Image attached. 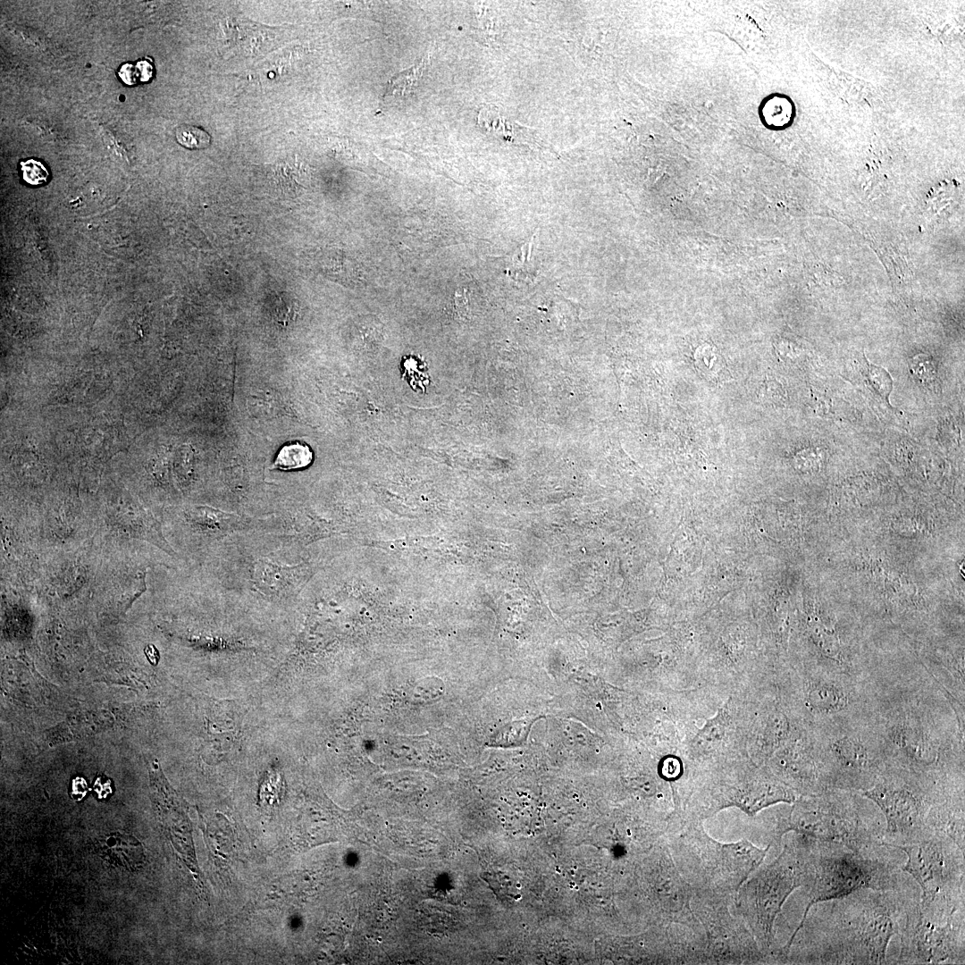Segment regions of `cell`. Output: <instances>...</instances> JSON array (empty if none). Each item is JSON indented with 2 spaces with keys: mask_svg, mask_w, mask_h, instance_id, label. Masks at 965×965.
<instances>
[{
  "mask_svg": "<svg viewBox=\"0 0 965 965\" xmlns=\"http://www.w3.org/2000/svg\"><path fill=\"white\" fill-rule=\"evenodd\" d=\"M916 891L908 881L897 889H863L812 905V916L797 927L809 925L804 954L796 962L888 964L889 943L899 935L907 901Z\"/></svg>",
  "mask_w": 965,
  "mask_h": 965,
  "instance_id": "cell-1",
  "label": "cell"
},
{
  "mask_svg": "<svg viewBox=\"0 0 965 965\" xmlns=\"http://www.w3.org/2000/svg\"><path fill=\"white\" fill-rule=\"evenodd\" d=\"M809 841L800 835L744 886L747 917L765 954L771 952L774 923L791 893L807 879Z\"/></svg>",
  "mask_w": 965,
  "mask_h": 965,
  "instance_id": "cell-10",
  "label": "cell"
},
{
  "mask_svg": "<svg viewBox=\"0 0 965 965\" xmlns=\"http://www.w3.org/2000/svg\"><path fill=\"white\" fill-rule=\"evenodd\" d=\"M910 372L920 381L929 382L936 376V367L927 355H918L910 362Z\"/></svg>",
  "mask_w": 965,
  "mask_h": 965,
  "instance_id": "cell-19",
  "label": "cell"
},
{
  "mask_svg": "<svg viewBox=\"0 0 965 965\" xmlns=\"http://www.w3.org/2000/svg\"><path fill=\"white\" fill-rule=\"evenodd\" d=\"M455 301H456V305L457 306L458 309L460 311H462L461 313H465V311L466 310V307H467V298L466 297V290H464V289L463 290H457L456 291Z\"/></svg>",
  "mask_w": 965,
  "mask_h": 965,
  "instance_id": "cell-22",
  "label": "cell"
},
{
  "mask_svg": "<svg viewBox=\"0 0 965 965\" xmlns=\"http://www.w3.org/2000/svg\"><path fill=\"white\" fill-rule=\"evenodd\" d=\"M891 848L885 844L874 851H852L809 838L804 885L809 902L801 920L810 908L818 902L842 898L863 889L887 891L904 885L909 879L891 854Z\"/></svg>",
  "mask_w": 965,
  "mask_h": 965,
  "instance_id": "cell-3",
  "label": "cell"
},
{
  "mask_svg": "<svg viewBox=\"0 0 965 965\" xmlns=\"http://www.w3.org/2000/svg\"><path fill=\"white\" fill-rule=\"evenodd\" d=\"M259 531V530H258ZM263 543H257L255 533H235L227 540L234 550L228 555L233 559L227 561L228 571L222 577L235 578V585L248 595H260L270 600H290L296 594L298 583V566H292V542L275 534L276 543L268 550L266 534L259 531Z\"/></svg>",
  "mask_w": 965,
  "mask_h": 965,
  "instance_id": "cell-7",
  "label": "cell"
},
{
  "mask_svg": "<svg viewBox=\"0 0 965 965\" xmlns=\"http://www.w3.org/2000/svg\"><path fill=\"white\" fill-rule=\"evenodd\" d=\"M747 724L746 698L743 691H738L684 740L679 756L684 764V776H695L750 758Z\"/></svg>",
  "mask_w": 965,
  "mask_h": 965,
  "instance_id": "cell-9",
  "label": "cell"
},
{
  "mask_svg": "<svg viewBox=\"0 0 965 965\" xmlns=\"http://www.w3.org/2000/svg\"><path fill=\"white\" fill-rule=\"evenodd\" d=\"M139 76L140 82H148L152 80L155 74V68L152 61L141 59L135 64Z\"/></svg>",
  "mask_w": 965,
  "mask_h": 965,
  "instance_id": "cell-21",
  "label": "cell"
},
{
  "mask_svg": "<svg viewBox=\"0 0 965 965\" xmlns=\"http://www.w3.org/2000/svg\"><path fill=\"white\" fill-rule=\"evenodd\" d=\"M695 360L697 367L709 376L715 375L720 371L717 351L710 345L699 347L695 352Z\"/></svg>",
  "mask_w": 965,
  "mask_h": 965,
  "instance_id": "cell-17",
  "label": "cell"
},
{
  "mask_svg": "<svg viewBox=\"0 0 965 965\" xmlns=\"http://www.w3.org/2000/svg\"><path fill=\"white\" fill-rule=\"evenodd\" d=\"M118 76L123 83L129 86L135 85L139 81V76L136 66L130 63L121 65L118 70Z\"/></svg>",
  "mask_w": 965,
  "mask_h": 965,
  "instance_id": "cell-20",
  "label": "cell"
},
{
  "mask_svg": "<svg viewBox=\"0 0 965 965\" xmlns=\"http://www.w3.org/2000/svg\"><path fill=\"white\" fill-rule=\"evenodd\" d=\"M891 847L905 853L901 868L919 885L923 905L950 911L964 910V847L941 833Z\"/></svg>",
  "mask_w": 965,
  "mask_h": 965,
  "instance_id": "cell-6",
  "label": "cell"
},
{
  "mask_svg": "<svg viewBox=\"0 0 965 965\" xmlns=\"http://www.w3.org/2000/svg\"><path fill=\"white\" fill-rule=\"evenodd\" d=\"M85 786H87V785H86V783H85V781L83 779L76 778L74 780V782H73V793H74V794L75 795L80 794V796H83L85 794V793H86V789H80V788L85 787Z\"/></svg>",
  "mask_w": 965,
  "mask_h": 965,
  "instance_id": "cell-23",
  "label": "cell"
},
{
  "mask_svg": "<svg viewBox=\"0 0 965 965\" xmlns=\"http://www.w3.org/2000/svg\"><path fill=\"white\" fill-rule=\"evenodd\" d=\"M824 734L812 725L816 752L827 788L861 793L889 766L879 735L839 726Z\"/></svg>",
  "mask_w": 965,
  "mask_h": 965,
  "instance_id": "cell-5",
  "label": "cell"
},
{
  "mask_svg": "<svg viewBox=\"0 0 965 965\" xmlns=\"http://www.w3.org/2000/svg\"><path fill=\"white\" fill-rule=\"evenodd\" d=\"M175 136L181 146L189 149L205 148L211 143V138L206 130L192 125L178 127Z\"/></svg>",
  "mask_w": 965,
  "mask_h": 965,
  "instance_id": "cell-16",
  "label": "cell"
},
{
  "mask_svg": "<svg viewBox=\"0 0 965 965\" xmlns=\"http://www.w3.org/2000/svg\"><path fill=\"white\" fill-rule=\"evenodd\" d=\"M429 63L430 56L426 55L415 65L391 77L387 82L383 96H406L417 85Z\"/></svg>",
  "mask_w": 965,
  "mask_h": 965,
  "instance_id": "cell-13",
  "label": "cell"
},
{
  "mask_svg": "<svg viewBox=\"0 0 965 965\" xmlns=\"http://www.w3.org/2000/svg\"><path fill=\"white\" fill-rule=\"evenodd\" d=\"M897 964H964V910L949 911L923 905L919 891L907 901L899 933Z\"/></svg>",
  "mask_w": 965,
  "mask_h": 965,
  "instance_id": "cell-8",
  "label": "cell"
},
{
  "mask_svg": "<svg viewBox=\"0 0 965 965\" xmlns=\"http://www.w3.org/2000/svg\"><path fill=\"white\" fill-rule=\"evenodd\" d=\"M864 361L862 363L864 365L862 373L867 378L870 388L885 401H888V396L893 387L890 374L885 370L868 363L865 357Z\"/></svg>",
  "mask_w": 965,
  "mask_h": 965,
  "instance_id": "cell-15",
  "label": "cell"
},
{
  "mask_svg": "<svg viewBox=\"0 0 965 965\" xmlns=\"http://www.w3.org/2000/svg\"><path fill=\"white\" fill-rule=\"evenodd\" d=\"M23 180L29 185L38 186L46 183L49 178V172L44 164L38 160L30 158L21 163Z\"/></svg>",
  "mask_w": 965,
  "mask_h": 965,
  "instance_id": "cell-18",
  "label": "cell"
},
{
  "mask_svg": "<svg viewBox=\"0 0 965 965\" xmlns=\"http://www.w3.org/2000/svg\"><path fill=\"white\" fill-rule=\"evenodd\" d=\"M848 676L810 672L790 671L788 689L801 715L811 724L825 718H837L854 703V691Z\"/></svg>",
  "mask_w": 965,
  "mask_h": 965,
  "instance_id": "cell-11",
  "label": "cell"
},
{
  "mask_svg": "<svg viewBox=\"0 0 965 965\" xmlns=\"http://www.w3.org/2000/svg\"><path fill=\"white\" fill-rule=\"evenodd\" d=\"M313 461L310 448L300 442L283 446L277 454L273 467L281 471H290L308 466Z\"/></svg>",
  "mask_w": 965,
  "mask_h": 965,
  "instance_id": "cell-14",
  "label": "cell"
},
{
  "mask_svg": "<svg viewBox=\"0 0 965 965\" xmlns=\"http://www.w3.org/2000/svg\"><path fill=\"white\" fill-rule=\"evenodd\" d=\"M789 813L779 818L776 835L789 831L852 851L884 847L885 822L860 793L828 788L799 796Z\"/></svg>",
  "mask_w": 965,
  "mask_h": 965,
  "instance_id": "cell-2",
  "label": "cell"
},
{
  "mask_svg": "<svg viewBox=\"0 0 965 965\" xmlns=\"http://www.w3.org/2000/svg\"><path fill=\"white\" fill-rule=\"evenodd\" d=\"M765 766L798 796L828 789L823 779L810 723L777 749Z\"/></svg>",
  "mask_w": 965,
  "mask_h": 965,
  "instance_id": "cell-12",
  "label": "cell"
},
{
  "mask_svg": "<svg viewBox=\"0 0 965 965\" xmlns=\"http://www.w3.org/2000/svg\"><path fill=\"white\" fill-rule=\"evenodd\" d=\"M964 793L903 768L888 766L860 794L877 806L885 818V843L902 845L936 833L947 801Z\"/></svg>",
  "mask_w": 965,
  "mask_h": 965,
  "instance_id": "cell-4",
  "label": "cell"
}]
</instances>
